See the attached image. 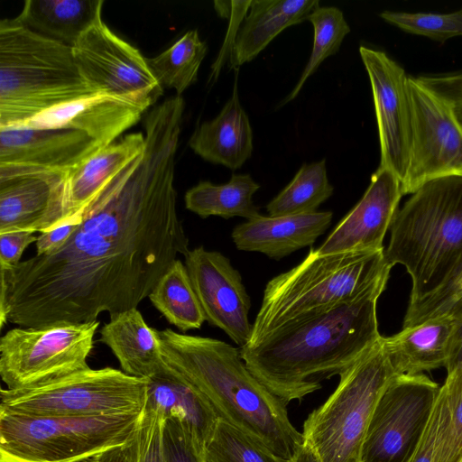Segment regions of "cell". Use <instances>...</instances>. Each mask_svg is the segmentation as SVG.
I'll list each match as a JSON object with an SVG mask.
<instances>
[{
    "label": "cell",
    "instance_id": "1",
    "mask_svg": "<svg viewBox=\"0 0 462 462\" xmlns=\"http://www.w3.org/2000/svg\"><path fill=\"white\" fill-rule=\"evenodd\" d=\"M184 107L174 96L146 114L143 152L103 186L61 248L0 270L1 327L85 323L137 308L188 254L174 187Z\"/></svg>",
    "mask_w": 462,
    "mask_h": 462
},
{
    "label": "cell",
    "instance_id": "2",
    "mask_svg": "<svg viewBox=\"0 0 462 462\" xmlns=\"http://www.w3.org/2000/svg\"><path fill=\"white\" fill-rule=\"evenodd\" d=\"M385 288L280 328L240 349L248 370L285 404L319 390L381 338L377 301Z\"/></svg>",
    "mask_w": 462,
    "mask_h": 462
},
{
    "label": "cell",
    "instance_id": "3",
    "mask_svg": "<svg viewBox=\"0 0 462 462\" xmlns=\"http://www.w3.org/2000/svg\"><path fill=\"white\" fill-rule=\"evenodd\" d=\"M164 362L207 399L218 420L288 461L303 442L287 407L246 367L240 350L224 341L159 331Z\"/></svg>",
    "mask_w": 462,
    "mask_h": 462
},
{
    "label": "cell",
    "instance_id": "4",
    "mask_svg": "<svg viewBox=\"0 0 462 462\" xmlns=\"http://www.w3.org/2000/svg\"><path fill=\"white\" fill-rule=\"evenodd\" d=\"M391 269L384 250L320 255L311 247L301 263L267 282L247 345L294 321L386 288Z\"/></svg>",
    "mask_w": 462,
    "mask_h": 462
},
{
    "label": "cell",
    "instance_id": "5",
    "mask_svg": "<svg viewBox=\"0 0 462 462\" xmlns=\"http://www.w3.org/2000/svg\"><path fill=\"white\" fill-rule=\"evenodd\" d=\"M98 95L82 78L72 47L13 19L0 22V128Z\"/></svg>",
    "mask_w": 462,
    "mask_h": 462
},
{
    "label": "cell",
    "instance_id": "6",
    "mask_svg": "<svg viewBox=\"0 0 462 462\" xmlns=\"http://www.w3.org/2000/svg\"><path fill=\"white\" fill-rule=\"evenodd\" d=\"M384 258L409 273V303L442 282L462 260V176L431 180L411 194L393 220Z\"/></svg>",
    "mask_w": 462,
    "mask_h": 462
},
{
    "label": "cell",
    "instance_id": "7",
    "mask_svg": "<svg viewBox=\"0 0 462 462\" xmlns=\"http://www.w3.org/2000/svg\"><path fill=\"white\" fill-rule=\"evenodd\" d=\"M142 412L62 417L0 411V462L88 460L130 441Z\"/></svg>",
    "mask_w": 462,
    "mask_h": 462
},
{
    "label": "cell",
    "instance_id": "8",
    "mask_svg": "<svg viewBox=\"0 0 462 462\" xmlns=\"http://www.w3.org/2000/svg\"><path fill=\"white\" fill-rule=\"evenodd\" d=\"M382 338L339 375L336 390L305 420L303 443L319 462H360L375 405L398 375L384 353Z\"/></svg>",
    "mask_w": 462,
    "mask_h": 462
},
{
    "label": "cell",
    "instance_id": "9",
    "mask_svg": "<svg viewBox=\"0 0 462 462\" xmlns=\"http://www.w3.org/2000/svg\"><path fill=\"white\" fill-rule=\"evenodd\" d=\"M147 379L90 367L31 386L0 391V411L34 416L91 417L142 412Z\"/></svg>",
    "mask_w": 462,
    "mask_h": 462
},
{
    "label": "cell",
    "instance_id": "10",
    "mask_svg": "<svg viewBox=\"0 0 462 462\" xmlns=\"http://www.w3.org/2000/svg\"><path fill=\"white\" fill-rule=\"evenodd\" d=\"M97 320L19 327L0 338V376L8 389L88 368Z\"/></svg>",
    "mask_w": 462,
    "mask_h": 462
},
{
    "label": "cell",
    "instance_id": "11",
    "mask_svg": "<svg viewBox=\"0 0 462 462\" xmlns=\"http://www.w3.org/2000/svg\"><path fill=\"white\" fill-rule=\"evenodd\" d=\"M439 388L424 374L396 375L375 405L362 445L360 462H410Z\"/></svg>",
    "mask_w": 462,
    "mask_h": 462
},
{
    "label": "cell",
    "instance_id": "12",
    "mask_svg": "<svg viewBox=\"0 0 462 462\" xmlns=\"http://www.w3.org/2000/svg\"><path fill=\"white\" fill-rule=\"evenodd\" d=\"M411 110L409 165L402 182L403 195L426 182L446 176H462V123L454 106L408 77Z\"/></svg>",
    "mask_w": 462,
    "mask_h": 462
},
{
    "label": "cell",
    "instance_id": "13",
    "mask_svg": "<svg viewBox=\"0 0 462 462\" xmlns=\"http://www.w3.org/2000/svg\"><path fill=\"white\" fill-rule=\"evenodd\" d=\"M79 70L98 94L116 97L144 109L163 92L146 58L100 18L72 46Z\"/></svg>",
    "mask_w": 462,
    "mask_h": 462
},
{
    "label": "cell",
    "instance_id": "14",
    "mask_svg": "<svg viewBox=\"0 0 462 462\" xmlns=\"http://www.w3.org/2000/svg\"><path fill=\"white\" fill-rule=\"evenodd\" d=\"M359 53L369 77L377 122L381 160L402 182L409 165L411 110L408 77L385 52L360 46Z\"/></svg>",
    "mask_w": 462,
    "mask_h": 462
},
{
    "label": "cell",
    "instance_id": "15",
    "mask_svg": "<svg viewBox=\"0 0 462 462\" xmlns=\"http://www.w3.org/2000/svg\"><path fill=\"white\" fill-rule=\"evenodd\" d=\"M185 265L206 321L222 329L240 347L249 342L250 297L240 273L217 251L203 246L189 250Z\"/></svg>",
    "mask_w": 462,
    "mask_h": 462
},
{
    "label": "cell",
    "instance_id": "16",
    "mask_svg": "<svg viewBox=\"0 0 462 462\" xmlns=\"http://www.w3.org/2000/svg\"><path fill=\"white\" fill-rule=\"evenodd\" d=\"M102 148L87 134L72 128H0V175L52 171L68 176Z\"/></svg>",
    "mask_w": 462,
    "mask_h": 462
},
{
    "label": "cell",
    "instance_id": "17",
    "mask_svg": "<svg viewBox=\"0 0 462 462\" xmlns=\"http://www.w3.org/2000/svg\"><path fill=\"white\" fill-rule=\"evenodd\" d=\"M68 225L67 175L19 171L0 175V234L44 232Z\"/></svg>",
    "mask_w": 462,
    "mask_h": 462
},
{
    "label": "cell",
    "instance_id": "18",
    "mask_svg": "<svg viewBox=\"0 0 462 462\" xmlns=\"http://www.w3.org/2000/svg\"><path fill=\"white\" fill-rule=\"evenodd\" d=\"M403 196L402 181L390 170L378 167L357 204L341 219L316 253L320 255L384 250Z\"/></svg>",
    "mask_w": 462,
    "mask_h": 462
},
{
    "label": "cell",
    "instance_id": "19",
    "mask_svg": "<svg viewBox=\"0 0 462 462\" xmlns=\"http://www.w3.org/2000/svg\"><path fill=\"white\" fill-rule=\"evenodd\" d=\"M145 110L125 99L98 94L56 107L19 126L72 128L106 147L139 122Z\"/></svg>",
    "mask_w": 462,
    "mask_h": 462
},
{
    "label": "cell",
    "instance_id": "20",
    "mask_svg": "<svg viewBox=\"0 0 462 462\" xmlns=\"http://www.w3.org/2000/svg\"><path fill=\"white\" fill-rule=\"evenodd\" d=\"M331 211L282 217L259 216L237 225L232 239L238 250L259 252L280 260L312 245L329 227Z\"/></svg>",
    "mask_w": 462,
    "mask_h": 462
},
{
    "label": "cell",
    "instance_id": "21",
    "mask_svg": "<svg viewBox=\"0 0 462 462\" xmlns=\"http://www.w3.org/2000/svg\"><path fill=\"white\" fill-rule=\"evenodd\" d=\"M460 317H441L402 328L383 337L382 345L398 375H414L447 367Z\"/></svg>",
    "mask_w": 462,
    "mask_h": 462
},
{
    "label": "cell",
    "instance_id": "22",
    "mask_svg": "<svg viewBox=\"0 0 462 462\" xmlns=\"http://www.w3.org/2000/svg\"><path fill=\"white\" fill-rule=\"evenodd\" d=\"M189 145L205 161L231 170L241 168L253 152V130L240 104L237 81L230 98L212 120L199 125Z\"/></svg>",
    "mask_w": 462,
    "mask_h": 462
},
{
    "label": "cell",
    "instance_id": "23",
    "mask_svg": "<svg viewBox=\"0 0 462 462\" xmlns=\"http://www.w3.org/2000/svg\"><path fill=\"white\" fill-rule=\"evenodd\" d=\"M319 6L318 0H252L231 49V68L253 60L283 30L308 20Z\"/></svg>",
    "mask_w": 462,
    "mask_h": 462
},
{
    "label": "cell",
    "instance_id": "24",
    "mask_svg": "<svg viewBox=\"0 0 462 462\" xmlns=\"http://www.w3.org/2000/svg\"><path fill=\"white\" fill-rule=\"evenodd\" d=\"M100 341L131 376L146 379L165 365L159 330L147 325L137 308L110 317L100 330Z\"/></svg>",
    "mask_w": 462,
    "mask_h": 462
},
{
    "label": "cell",
    "instance_id": "25",
    "mask_svg": "<svg viewBox=\"0 0 462 462\" xmlns=\"http://www.w3.org/2000/svg\"><path fill=\"white\" fill-rule=\"evenodd\" d=\"M144 145L143 132L128 134L68 174V224L80 222L86 208L103 186L139 156Z\"/></svg>",
    "mask_w": 462,
    "mask_h": 462
},
{
    "label": "cell",
    "instance_id": "26",
    "mask_svg": "<svg viewBox=\"0 0 462 462\" xmlns=\"http://www.w3.org/2000/svg\"><path fill=\"white\" fill-rule=\"evenodd\" d=\"M146 379L144 407L160 410L165 418H180L206 447L218 419L203 394L166 363L158 373Z\"/></svg>",
    "mask_w": 462,
    "mask_h": 462
},
{
    "label": "cell",
    "instance_id": "27",
    "mask_svg": "<svg viewBox=\"0 0 462 462\" xmlns=\"http://www.w3.org/2000/svg\"><path fill=\"white\" fill-rule=\"evenodd\" d=\"M103 0H26L14 18L28 29L73 46L102 18Z\"/></svg>",
    "mask_w": 462,
    "mask_h": 462
},
{
    "label": "cell",
    "instance_id": "28",
    "mask_svg": "<svg viewBox=\"0 0 462 462\" xmlns=\"http://www.w3.org/2000/svg\"><path fill=\"white\" fill-rule=\"evenodd\" d=\"M259 188L250 174L233 173L230 180L221 185L199 181L185 193V207L201 218L218 216L225 219L241 217L249 220L261 216L253 201V195Z\"/></svg>",
    "mask_w": 462,
    "mask_h": 462
},
{
    "label": "cell",
    "instance_id": "29",
    "mask_svg": "<svg viewBox=\"0 0 462 462\" xmlns=\"http://www.w3.org/2000/svg\"><path fill=\"white\" fill-rule=\"evenodd\" d=\"M148 298L167 321L182 332L200 328L206 321L186 265L179 259L162 276Z\"/></svg>",
    "mask_w": 462,
    "mask_h": 462
},
{
    "label": "cell",
    "instance_id": "30",
    "mask_svg": "<svg viewBox=\"0 0 462 462\" xmlns=\"http://www.w3.org/2000/svg\"><path fill=\"white\" fill-rule=\"evenodd\" d=\"M208 52L207 43L198 30H190L171 46L153 58H146L153 76L162 88H174L178 96L198 79L202 60Z\"/></svg>",
    "mask_w": 462,
    "mask_h": 462
},
{
    "label": "cell",
    "instance_id": "31",
    "mask_svg": "<svg viewBox=\"0 0 462 462\" xmlns=\"http://www.w3.org/2000/svg\"><path fill=\"white\" fill-rule=\"evenodd\" d=\"M326 160L303 163L291 182L267 205L269 217L310 214L333 194Z\"/></svg>",
    "mask_w": 462,
    "mask_h": 462
},
{
    "label": "cell",
    "instance_id": "32",
    "mask_svg": "<svg viewBox=\"0 0 462 462\" xmlns=\"http://www.w3.org/2000/svg\"><path fill=\"white\" fill-rule=\"evenodd\" d=\"M308 21L313 26V43L310 59L297 84L279 106L292 101L299 95L307 79L321 63L338 51L345 37L351 30L343 12L334 6H319L309 15Z\"/></svg>",
    "mask_w": 462,
    "mask_h": 462
},
{
    "label": "cell",
    "instance_id": "33",
    "mask_svg": "<svg viewBox=\"0 0 462 462\" xmlns=\"http://www.w3.org/2000/svg\"><path fill=\"white\" fill-rule=\"evenodd\" d=\"M448 316L462 317V260L433 291L408 304L402 328Z\"/></svg>",
    "mask_w": 462,
    "mask_h": 462
},
{
    "label": "cell",
    "instance_id": "34",
    "mask_svg": "<svg viewBox=\"0 0 462 462\" xmlns=\"http://www.w3.org/2000/svg\"><path fill=\"white\" fill-rule=\"evenodd\" d=\"M206 459L207 462H287L220 420L206 445Z\"/></svg>",
    "mask_w": 462,
    "mask_h": 462
},
{
    "label": "cell",
    "instance_id": "35",
    "mask_svg": "<svg viewBox=\"0 0 462 462\" xmlns=\"http://www.w3.org/2000/svg\"><path fill=\"white\" fill-rule=\"evenodd\" d=\"M380 17L399 29L444 42L462 36V9L448 14L406 13L385 10Z\"/></svg>",
    "mask_w": 462,
    "mask_h": 462
},
{
    "label": "cell",
    "instance_id": "36",
    "mask_svg": "<svg viewBox=\"0 0 462 462\" xmlns=\"http://www.w3.org/2000/svg\"><path fill=\"white\" fill-rule=\"evenodd\" d=\"M443 390L449 411V422L438 462H459L462 458V367L448 372Z\"/></svg>",
    "mask_w": 462,
    "mask_h": 462
},
{
    "label": "cell",
    "instance_id": "37",
    "mask_svg": "<svg viewBox=\"0 0 462 462\" xmlns=\"http://www.w3.org/2000/svg\"><path fill=\"white\" fill-rule=\"evenodd\" d=\"M162 445L165 462H207L205 445L177 416L165 418Z\"/></svg>",
    "mask_w": 462,
    "mask_h": 462
},
{
    "label": "cell",
    "instance_id": "38",
    "mask_svg": "<svg viewBox=\"0 0 462 462\" xmlns=\"http://www.w3.org/2000/svg\"><path fill=\"white\" fill-rule=\"evenodd\" d=\"M448 422L447 399L440 387L430 420L410 462H438Z\"/></svg>",
    "mask_w": 462,
    "mask_h": 462
},
{
    "label": "cell",
    "instance_id": "39",
    "mask_svg": "<svg viewBox=\"0 0 462 462\" xmlns=\"http://www.w3.org/2000/svg\"><path fill=\"white\" fill-rule=\"evenodd\" d=\"M164 414L144 407L135 433V462H165L162 432Z\"/></svg>",
    "mask_w": 462,
    "mask_h": 462
},
{
    "label": "cell",
    "instance_id": "40",
    "mask_svg": "<svg viewBox=\"0 0 462 462\" xmlns=\"http://www.w3.org/2000/svg\"><path fill=\"white\" fill-rule=\"evenodd\" d=\"M36 240L37 236L31 231L0 234V270L6 271L17 266L24 250Z\"/></svg>",
    "mask_w": 462,
    "mask_h": 462
},
{
    "label": "cell",
    "instance_id": "41",
    "mask_svg": "<svg viewBox=\"0 0 462 462\" xmlns=\"http://www.w3.org/2000/svg\"><path fill=\"white\" fill-rule=\"evenodd\" d=\"M418 81L453 106L462 105V72L420 76Z\"/></svg>",
    "mask_w": 462,
    "mask_h": 462
},
{
    "label": "cell",
    "instance_id": "42",
    "mask_svg": "<svg viewBox=\"0 0 462 462\" xmlns=\"http://www.w3.org/2000/svg\"><path fill=\"white\" fill-rule=\"evenodd\" d=\"M79 223H72L56 227L51 230L42 232L35 242L36 255L50 254L60 248L71 236Z\"/></svg>",
    "mask_w": 462,
    "mask_h": 462
},
{
    "label": "cell",
    "instance_id": "43",
    "mask_svg": "<svg viewBox=\"0 0 462 462\" xmlns=\"http://www.w3.org/2000/svg\"><path fill=\"white\" fill-rule=\"evenodd\" d=\"M88 462H135V435L127 443L99 453Z\"/></svg>",
    "mask_w": 462,
    "mask_h": 462
},
{
    "label": "cell",
    "instance_id": "44",
    "mask_svg": "<svg viewBox=\"0 0 462 462\" xmlns=\"http://www.w3.org/2000/svg\"><path fill=\"white\" fill-rule=\"evenodd\" d=\"M456 367H462V317L459 318L452 354L446 369L448 372Z\"/></svg>",
    "mask_w": 462,
    "mask_h": 462
},
{
    "label": "cell",
    "instance_id": "45",
    "mask_svg": "<svg viewBox=\"0 0 462 462\" xmlns=\"http://www.w3.org/2000/svg\"><path fill=\"white\" fill-rule=\"evenodd\" d=\"M287 462H319V460L313 450L302 442L294 456Z\"/></svg>",
    "mask_w": 462,
    "mask_h": 462
},
{
    "label": "cell",
    "instance_id": "46",
    "mask_svg": "<svg viewBox=\"0 0 462 462\" xmlns=\"http://www.w3.org/2000/svg\"><path fill=\"white\" fill-rule=\"evenodd\" d=\"M455 113L457 116V118L462 123V105H457L454 106Z\"/></svg>",
    "mask_w": 462,
    "mask_h": 462
},
{
    "label": "cell",
    "instance_id": "47",
    "mask_svg": "<svg viewBox=\"0 0 462 462\" xmlns=\"http://www.w3.org/2000/svg\"><path fill=\"white\" fill-rule=\"evenodd\" d=\"M459 462H462V458L460 459V461H459Z\"/></svg>",
    "mask_w": 462,
    "mask_h": 462
}]
</instances>
